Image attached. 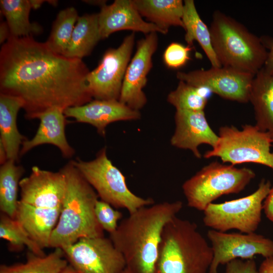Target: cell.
<instances>
[{
  "mask_svg": "<svg viewBox=\"0 0 273 273\" xmlns=\"http://www.w3.org/2000/svg\"><path fill=\"white\" fill-rule=\"evenodd\" d=\"M78 18L77 12L73 7L62 10L58 13L46 41L54 52L64 55L69 44Z\"/></svg>",
  "mask_w": 273,
  "mask_h": 273,
  "instance_id": "obj_30",
  "label": "cell"
},
{
  "mask_svg": "<svg viewBox=\"0 0 273 273\" xmlns=\"http://www.w3.org/2000/svg\"><path fill=\"white\" fill-rule=\"evenodd\" d=\"M100 39L98 14L78 17L64 56L82 59L90 54Z\"/></svg>",
  "mask_w": 273,
  "mask_h": 273,
  "instance_id": "obj_25",
  "label": "cell"
},
{
  "mask_svg": "<svg viewBox=\"0 0 273 273\" xmlns=\"http://www.w3.org/2000/svg\"><path fill=\"white\" fill-rule=\"evenodd\" d=\"M0 5L1 12L6 18L10 36H30L42 31L40 26L29 20L32 9L30 0H1Z\"/></svg>",
  "mask_w": 273,
  "mask_h": 273,
  "instance_id": "obj_26",
  "label": "cell"
},
{
  "mask_svg": "<svg viewBox=\"0 0 273 273\" xmlns=\"http://www.w3.org/2000/svg\"><path fill=\"white\" fill-rule=\"evenodd\" d=\"M209 92L179 80L176 89L168 95L167 100L176 110L204 111L207 103Z\"/></svg>",
  "mask_w": 273,
  "mask_h": 273,
  "instance_id": "obj_31",
  "label": "cell"
},
{
  "mask_svg": "<svg viewBox=\"0 0 273 273\" xmlns=\"http://www.w3.org/2000/svg\"><path fill=\"white\" fill-rule=\"evenodd\" d=\"M122 273H133V272H132L127 268H125Z\"/></svg>",
  "mask_w": 273,
  "mask_h": 273,
  "instance_id": "obj_41",
  "label": "cell"
},
{
  "mask_svg": "<svg viewBox=\"0 0 273 273\" xmlns=\"http://www.w3.org/2000/svg\"><path fill=\"white\" fill-rule=\"evenodd\" d=\"M64 111L63 108L54 107L36 116L35 118L40 120L37 130L31 139L23 141L20 156L33 148L43 144L55 146L64 157L69 158L74 155L75 150L68 143L65 135L66 116Z\"/></svg>",
  "mask_w": 273,
  "mask_h": 273,
  "instance_id": "obj_19",
  "label": "cell"
},
{
  "mask_svg": "<svg viewBox=\"0 0 273 273\" xmlns=\"http://www.w3.org/2000/svg\"><path fill=\"white\" fill-rule=\"evenodd\" d=\"M174 119L175 129L170 139L173 147L190 150L200 158V145L207 144L213 148L217 145L218 135L209 126L204 111L176 110Z\"/></svg>",
  "mask_w": 273,
  "mask_h": 273,
  "instance_id": "obj_16",
  "label": "cell"
},
{
  "mask_svg": "<svg viewBox=\"0 0 273 273\" xmlns=\"http://www.w3.org/2000/svg\"><path fill=\"white\" fill-rule=\"evenodd\" d=\"M10 36V31L6 22H3L0 24V43H4V42Z\"/></svg>",
  "mask_w": 273,
  "mask_h": 273,
  "instance_id": "obj_38",
  "label": "cell"
},
{
  "mask_svg": "<svg viewBox=\"0 0 273 273\" xmlns=\"http://www.w3.org/2000/svg\"><path fill=\"white\" fill-rule=\"evenodd\" d=\"M24 102L20 98L0 94V142L7 152L8 160L17 162L20 146L25 138L19 132L17 125L19 111L23 108Z\"/></svg>",
  "mask_w": 273,
  "mask_h": 273,
  "instance_id": "obj_21",
  "label": "cell"
},
{
  "mask_svg": "<svg viewBox=\"0 0 273 273\" xmlns=\"http://www.w3.org/2000/svg\"><path fill=\"white\" fill-rule=\"evenodd\" d=\"M134 38L132 32L124 38L117 48L108 50L97 68L89 72L87 81L93 98L119 100Z\"/></svg>",
  "mask_w": 273,
  "mask_h": 273,
  "instance_id": "obj_11",
  "label": "cell"
},
{
  "mask_svg": "<svg viewBox=\"0 0 273 273\" xmlns=\"http://www.w3.org/2000/svg\"><path fill=\"white\" fill-rule=\"evenodd\" d=\"M255 75L234 68L221 66L189 72H177L179 80L205 89L227 100L247 103Z\"/></svg>",
  "mask_w": 273,
  "mask_h": 273,
  "instance_id": "obj_12",
  "label": "cell"
},
{
  "mask_svg": "<svg viewBox=\"0 0 273 273\" xmlns=\"http://www.w3.org/2000/svg\"><path fill=\"white\" fill-rule=\"evenodd\" d=\"M258 273H273V255L264 259L258 269Z\"/></svg>",
  "mask_w": 273,
  "mask_h": 273,
  "instance_id": "obj_37",
  "label": "cell"
},
{
  "mask_svg": "<svg viewBox=\"0 0 273 273\" xmlns=\"http://www.w3.org/2000/svg\"><path fill=\"white\" fill-rule=\"evenodd\" d=\"M180 201L143 207L122 219L110 239L133 273H154L165 226L181 210Z\"/></svg>",
  "mask_w": 273,
  "mask_h": 273,
  "instance_id": "obj_2",
  "label": "cell"
},
{
  "mask_svg": "<svg viewBox=\"0 0 273 273\" xmlns=\"http://www.w3.org/2000/svg\"><path fill=\"white\" fill-rule=\"evenodd\" d=\"M255 176V172L250 168L215 161L186 180L182 189L188 206L203 211L220 196L242 191Z\"/></svg>",
  "mask_w": 273,
  "mask_h": 273,
  "instance_id": "obj_6",
  "label": "cell"
},
{
  "mask_svg": "<svg viewBox=\"0 0 273 273\" xmlns=\"http://www.w3.org/2000/svg\"><path fill=\"white\" fill-rule=\"evenodd\" d=\"M213 259L208 273H218L220 265L235 259H251L260 255L265 258L273 255V241L262 235L226 233L211 229L207 232Z\"/></svg>",
  "mask_w": 273,
  "mask_h": 273,
  "instance_id": "obj_13",
  "label": "cell"
},
{
  "mask_svg": "<svg viewBox=\"0 0 273 273\" xmlns=\"http://www.w3.org/2000/svg\"><path fill=\"white\" fill-rule=\"evenodd\" d=\"M110 204L98 200L96 204L95 213L97 220L104 231L110 234L117 229L118 221L122 217V213L116 210Z\"/></svg>",
  "mask_w": 273,
  "mask_h": 273,
  "instance_id": "obj_32",
  "label": "cell"
},
{
  "mask_svg": "<svg viewBox=\"0 0 273 273\" xmlns=\"http://www.w3.org/2000/svg\"><path fill=\"white\" fill-rule=\"evenodd\" d=\"M183 22L186 31L185 39L188 45L191 46L194 41H197L212 67H221L212 48L209 28L200 17L193 0H185L184 2Z\"/></svg>",
  "mask_w": 273,
  "mask_h": 273,
  "instance_id": "obj_24",
  "label": "cell"
},
{
  "mask_svg": "<svg viewBox=\"0 0 273 273\" xmlns=\"http://www.w3.org/2000/svg\"><path fill=\"white\" fill-rule=\"evenodd\" d=\"M260 38L263 46L266 50H268L267 58L263 68L266 72H273V38L263 35Z\"/></svg>",
  "mask_w": 273,
  "mask_h": 273,
  "instance_id": "obj_35",
  "label": "cell"
},
{
  "mask_svg": "<svg viewBox=\"0 0 273 273\" xmlns=\"http://www.w3.org/2000/svg\"><path fill=\"white\" fill-rule=\"evenodd\" d=\"M64 113L66 117L73 118L77 122L93 125L104 136L106 127L109 124L136 120L141 116L139 111L131 109L119 100L97 99L81 106L67 108Z\"/></svg>",
  "mask_w": 273,
  "mask_h": 273,
  "instance_id": "obj_17",
  "label": "cell"
},
{
  "mask_svg": "<svg viewBox=\"0 0 273 273\" xmlns=\"http://www.w3.org/2000/svg\"><path fill=\"white\" fill-rule=\"evenodd\" d=\"M158 46L157 32H151L139 40L136 51L129 63L124 77L119 101L134 110L139 111L147 103L143 88L151 69L152 56Z\"/></svg>",
  "mask_w": 273,
  "mask_h": 273,
  "instance_id": "obj_14",
  "label": "cell"
},
{
  "mask_svg": "<svg viewBox=\"0 0 273 273\" xmlns=\"http://www.w3.org/2000/svg\"><path fill=\"white\" fill-rule=\"evenodd\" d=\"M32 8L36 9L41 6V5L46 1L41 0H30Z\"/></svg>",
  "mask_w": 273,
  "mask_h": 273,
  "instance_id": "obj_39",
  "label": "cell"
},
{
  "mask_svg": "<svg viewBox=\"0 0 273 273\" xmlns=\"http://www.w3.org/2000/svg\"><path fill=\"white\" fill-rule=\"evenodd\" d=\"M191 46L173 42L165 49L163 60L166 65L171 68H179L184 66L191 59Z\"/></svg>",
  "mask_w": 273,
  "mask_h": 273,
  "instance_id": "obj_33",
  "label": "cell"
},
{
  "mask_svg": "<svg viewBox=\"0 0 273 273\" xmlns=\"http://www.w3.org/2000/svg\"><path fill=\"white\" fill-rule=\"evenodd\" d=\"M68 265L63 250L57 248L43 256L30 252L25 263L1 265L0 273H60Z\"/></svg>",
  "mask_w": 273,
  "mask_h": 273,
  "instance_id": "obj_27",
  "label": "cell"
},
{
  "mask_svg": "<svg viewBox=\"0 0 273 273\" xmlns=\"http://www.w3.org/2000/svg\"><path fill=\"white\" fill-rule=\"evenodd\" d=\"M65 256L78 273H122L126 262L110 238H83L62 248Z\"/></svg>",
  "mask_w": 273,
  "mask_h": 273,
  "instance_id": "obj_10",
  "label": "cell"
},
{
  "mask_svg": "<svg viewBox=\"0 0 273 273\" xmlns=\"http://www.w3.org/2000/svg\"><path fill=\"white\" fill-rule=\"evenodd\" d=\"M60 273H78L70 264L68 265Z\"/></svg>",
  "mask_w": 273,
  "mask_h": 273,
  "instance_id": "obj_40",
  "label": "cell"
},
{
  "mask_svg": "<svg viewBox=\"0 0 273 273\" xmlns=\"http://www.w3.org/2000/svg\"><path fill=\"white\" fill-rule=\"evenodd\" d=\"M224 273H258L254 259L243 260L235 259L228 262Z\"/></svg>",
  "mask_w": 273,
  "mask_h": 273,
  "instance_id": "obj_34",
  "label": "cell"
},
{
  "mask_svg": "<svg viewBox=\"0 0 273 273\" xmlns=\"http://www.w3.org/2000/svg\"><path fill=\"white\" fill-rule=\"evenodd\" d=\"M218 135L217 145L205 153V158L217 157L223 163L234 166L255 163L273 170V152L270 149L273 141L267 133L260 130L256 125L245 124L242 130L233 126H222Z\"/></svg>",
  "mask_w": 273,
  "mask_h": 273,
  "instance_id": "obj_8",
  "label": "cell"
},
{
  "mask_svg": "<svg viewBox=\"0 0 273 273\" xmlns=\"http://www.w3.org/2000/svg\"><path fill=\"white\" fill-rule=\"evenodd\" d=\"M263 210L266 217L273 223V187L263 202Z\"/></svg>",
  "mask_w": 273,
  "mask_h": 273,
  "instance_id": "obj_36",
  "label": "cell"
},
{
  "mask_svg": "<svg viewBox=\"0 0 273 273\" xmlns=\"http://www.w3.org/2000/svg\"><path fill=\"white\" fill-rule=\"evenodd\" d=\"M0 238L8 242L11 250L19 251L26 246L34 254L46 255L16 219L3 213L0 216Z\"/></svg>",
  "mask_w": 273,
  "mask_h": 273,
  "instance_id": "obj_29",
  "label": "cell"
},
{
  "mask_svg": "<svg viewBox=\"0 0 273 273\" xmlns=\"http://www.w3.org/2000/svg\"><path fill=\"white\" fill-rule=\"evenodd\" d=\"M66 187L64 174L33 166L19 183L21 202L37 207L61 208Z\"/></svg>",
  "mask_w": 273,
  "mask_h": 273,
  "instance_id": "obj_15",
  "label": "cell"
},
{
  "mask_svg": "<svg viewBox=\"0 0 273 273\" xmlns=\"http://www.w3.org/2000/svg\"><path fill=\"white\" fill-rule=\"evenodd\" d=\"M71 161L100 200L113 207L125 209L131 214L143 207L154 204L152 198L140 197L129 190L125 176L108 158L106 147L92 160L85 161L78 158Z\"/></svg>",
  "mask_w": 273,
  "mask_h": 273,
  "instance_id": "obj_7",
  "label": "cell"
},
{
  "mask_svg": "<svg viewBox=\"0 0 273 273\" xmlns=\"http://www.w3.org/2000/svg\"><path fill=\"white\" fill-rule=\"evenodd\" d=\"M98 20L101 39L124 30L146 34L151 32L165 34L156 25L143 19L131 0H116L110 5H103L98 14Z\"/></svg>",
  "mask_w": 273,
  "mask_h": 273,
  "instance_id": "obj_18",
  "label": "cell"
},
{
  "mask_svg": "<svg viewBox=\"0 0 273 273\" xmlns=\"http://www.w3.org/2000/svg\"><path fill=\"white\" fill-rule=\"evenodd\" d=\"M271 188L262 179L251 194L221 203H211L203 211L204 225L221 232L235 229L241 233H254L261 220L263 202Z\"/></svg>",
  "mask_w": 273,
  "mask_h": 273,
  "instance_id": "obj_9",
  "label": "cell"
},
{
  "mask_svg": "<svg viewBox=\"0 0 273 273\" xmlns=\"http://www.w3.org/2000/svg\"><path fill=\"white\" fill-rule=\"evenodd\" d=\"M212 259L197 224L176 216L163 230L154 273H207Z\"/></svg>",
  "mask_w": 273,
  "mask_h": 273,
  "instance_id": "obj_4",
  "label": "cell"
},
{
  "mask_svg": "<svg viewBox=\"0 0 273 273\" xmlns=\"http://www.w3.org/2000/svg\"><path fill=\"white\" fill-rule=\"evenodd\" d=\"M61 209L37 207L19 200L15 219L43 250L50 247L52 234L58 222Z\"/></svg>",
  "mask_w": 273,
  "mask_h": 273,
  "instance_id": "obj_20",
  "label": "cell"
},
{
  "mask_svg": "<svg viewBox=\"0 0 273 273\" xmlns=\"http://www.w3.org/2000/svg\"><path fill=\"white\" fill-rule=\"evenodd\" d=\"M142 17L158 26L164 33L171 26L184 28V2L181 0H132Z\"/></svg>",
  "mask_w": 273,
  "mask_h": 273,
  "instance_id": "obj_23",
  "label": "cell"
},
{
  "mask_svg": "<svg viewBox=\"0 0 273 273\" xmlns=\"http://www.w3.org/2000/svg\"><path fill=\"white\" fill-rule=\"evenodd\" d=\"M60 170L66 187L58 222L50 242V247L62 248L83 238L103 237L104 230L95 213L98 195L72 161Z\"/></svg>",
  "mask_w": 273,
  "mask_h": 273,
  "instance_id": "obj_3",
  "label": "cell"
},
{
  "mask_svg": "<svg viewBox=\"0 0 273 273\" xmlns=\"http://www.w3.org/2000/svg\"><path fill=\"white\" fill-rule=\"evenodd\" d=\"M249 101L253 106L256 126L267 133L273 141V72L262 67L255 75Z\"/></svg>",
  "mask_w": 273,
  "mask_h": 273,
  "instance_id": "obj_22",
  "label": "cell"
},
{
  "mask_svg": "<svg viewBox=\"0 0 273 273\" xmlns=\"http://www.w3.org/2000/svg\"><path fill=\"white\" fill-rule=\"evenodd\" d=\"M89 72L82 59L58 54L32 36H10L0 51L1 93L21 99L28 119L50 108L92 101Z\"/></svg>",
  "mask_w": 273,
  "mask_h": 273,
  "instance_id": "obj_1",
  "label": "cell"
},
{
  "mask_svg": "<svg viewBox=\"0 0 273 273\" xmlns=\"http://www.w3.org/2000/svg\"><path fill=\"white\" fill-rule=\"evenodd\" d=\"M213 49L221 66L255 75L267 51L260 38L231 17L216 11L209 28Z\"/></svg>",
  "mask_w": 273,
  "mask_h": 273,
  "instance_id": "obj_5",
  "label": "cell"
},
{
  "mask_svg": "<svg viewBox=\"0 0 273 273\" xmlns=\"http://www.w3.org/2000/svg\"><path fill=\"white\" fill-rule=\"evenodd\" d=\"M12 160H8L0 168V209L2 213L15 218L18 191L23 168Z\"/></svg>",
  "mask_w": 273,
  "mask_h": 273,
  "instance_id": "obj_28",
  "label": "cell"
}]
</instances>
